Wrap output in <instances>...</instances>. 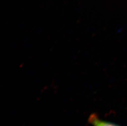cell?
<instances>
[{
	"mask_svg": "<svg viewBox=\"0 0 127 126\" xmlns=\"http://www.w3.org/2000/svg\"><path fill=\"white\" fill-rule=\"evenodd\" d=\"M89 122L93 126H120L113 123L101 120L95 114L90 115Z\"/></svg>",
	"mask_w": 127,
	"mask_h": 126,
	"instance_id": "1",
	"label": "cell"
}]
</instances>
